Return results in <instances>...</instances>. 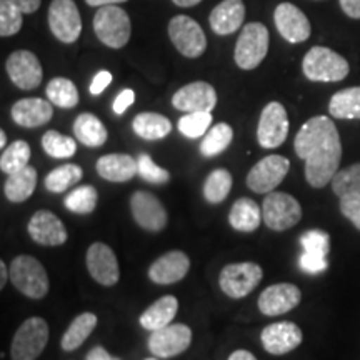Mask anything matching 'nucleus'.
Here are the masks:
<instances>
[{
	"mask_svg": "<svg viewBox=\"0 0 360 360\" xmlns=\"http://www.w3.org/2000/svg\"><path fill=\"white\" fill-rule=\"evenodd\" d=\"M11 2L15 4V6L19 7L24 13H34L40 8L42 0H11Z\"/></svg>",
	"mask_w": 360,
	"mask_h": 360,
	"instance_id": "50",
	"label": "nucleus"
},
{
	"mask_svg": "<svg viewBox=\"0 0 360 360\" xmlns=\"http://www.w3.org/2000/svg\"><path fill=\"white\" fill-rule=\"evenodd\" d=\"M289 135V117L282 103L270 102L264 107L257 125V142L264 148H277Z\"/></svg>",
	"mask_w": 360,
	"mask_h": 360,
	"instance_id": "12",
	"label": "nucleus"
},
{
	"mask_svg": "<svg viewBox=\"0 0 360 360\" xmlns=\"http://www.w3.org/2000/svg\"><path fill=\"white\" fill-rule=\"evenodd\" d=\"M290 170L289 159L282 155H267L259 160L247 174V187L255 193L274 192Z\"/></svg>",
	"mask_w": 360,
	"mask_h": 360,
	"instance_id": "10",
	"label": "nucleus"
},
{
	"mask_svg": "<svg viewBox=\"0 0 360 360\" xmlns=\"http://www.w3.org/2000/svg\"><path fill=\"white\" fill-rule=\"evenodd\" d=\"M0 147H2V150L7 147V135L4 130H0Z\"/></svg>",
	"mask_w": 360,
	"mask_h": 360,
	"instance_id": "56",
	"label": "nucleus"
},
{
	"mask_svg": "<svg viewBox=\"0 0 360 360\" xmlns=\"http://www.w3.org/2000/svg\"><path fill=\"white\" fill-rule=\"evenodd\" d=\"M340 212L345 219L354 224V227L360 231V193H349L339 197Z\"/></svg>",
	"mask_w": 360,
	"mask_h": 360,
	"instance_id": "45",
	"label": "nucleus"
},
{
	"mask_svg": "<svg viewBox=\"0 0 360 360\" xmlns=\"http://www.w3.org/2000/svg\"><path fill=\"white\" fill-rule=\"evenodd\" d=\"M130 212L135 222L148 232H160L167 225V210L150 192H134L130 197Z\"/></svg>",
	"mask_w": 360,
	"mask_h": 360,
	"instance_id": "14",
	"label": "nucleus"
},
{
	"mask_svg": "<svg viewBox=\"0 0 360 360\" xmlns=\"http://www.w3.org/2000/svg\"><path fill=\"white\" fill-rule=\"evenodd\" d=\"M262 210H260L259 204L252 199H238L233 202L231 207V212H229V224L233 231L250 233L257 231L262 222Z\"/></svg>",
	"mask_w": 360,
	"mask_h": 360,
	"instance_id": "27",
	"label": "nucleus"
},
{
	"mask_svg": "<svg viewBox=\"0 0 360 360\" xmlns=\"http://www.w3.org/2000/svg\"><path fill=\"white\" fill-rule=\"evenodd\" d=\"M7 278H11V270H7L6 262H0V289H4L7 283Z\"/></svg>",
	"mask_w": 360,
	"mask_h": 360,
	"instance_id": "54",
	"label": "nucleus"
},
{
	"mask_svg": "<svg viewBox=\"0 0 360 360\" xmlns=\"http://www.w3.org/2000/svg\"><path fill=\"white\" fill-rule=\"evenodd\" d=\"M264 224L270 231H289L302 219V207L299 200L285 192H269L262 202Z\"/></svg>",
	"mask_w": 360,
	"mask_h": 360,
	"instance_id": "6",
	"label": "nucleus"
},
{
	"mask_svg": "<svg viewBox=\"0 0 360 360\" xmlns=\"http://www.w3.org/2000/svg\"><path fill=\"white\" fill-rule=\"evenodd\" d=\"M295 154L305 160V180L310 187L322 188L339 172L342 142L335 124L326 115L309 119L294 141Z\"/></svg>",
	"mask_w": 360,
	"mask_h": 360,
	"instance_id": "1",
	"label": "nucleus"
},
{
	"mask_svg": "<svg viewBox=\"0 0 360 360\" xmlns=\"http://www.w3.org/2000/svg\"><path fill=\"white\" fill-rule=\"evenodd\" d=\"M49 27L53 37L74 44L82 32V19L74 0H52L49 7Z\"/></svg>",
	"mask_w": 360,
	"mask_h": 360,
	"instance_id": "11",
	"label": "nucleus"
},
{
	"mask_svg": "<svg viewBox=\"0 0 360 360\" xmlns=\"http://www.w3.org/2000/svg\"><path fill=\"white\" fill-rule=\"evenodd\" d=\"M269 30L260 22H250L238 35L233 58L242 70H254L264 62L269 52Z\"/></svg>",
	"mask_w": 360,
	"mask_h": 360,
	"instance_id": "4",
	"label": "nucleus"
},
{
	"mask_svg": "<svg viewBox=\"0 0 360 360\" xmlns=\"http://www.w3.org/2000/svg\"><path fill=\"white\" fill-rule=\"evenodd\" d=\"M191 270V259L186 252L172 250L160 255L148 269V278L159 285H172L180 282Z\"/></svg>",
	"mask_w": 360,
	"mask_h": 360,
	"instance_id": "22",
	"label": "nucleus"
},
{
	"mask_svg": "<svg viewBox=\"0 0 360 360\" xmlns=\"http://www.w3.org/2000/svg\"><path fill=\"white\" fill-rule=\"evenodd\" d=\"M11 281L20 294L39 300L49 294L47 270L32 255H17L11 264Z\"/></svg>",
	"mask_w": 360,
	"mask_h": 360,
	"instance_id": "3",
	"label": "nucleus"
},
{
	"mask_svg": "<svg viewBox=\"0 0 360 360\" xmlns=\"http://www.w3.org/2000/svg\"><path fill=\"white\" fill-rule=\"evenodd\" d=\"M135 102V94L132 89H125L122 90V92L119 94V96L115 97L114 101V105H112V109H114V112L117 115H122L125 110L129 109L130 105Z\"/></svg>",
	"mask_w": 360,
	"mask_h": 360,
	"instance_id": "47",
	"label": "nucleus"
},
{
	"mask_svg": "<svg viewBox=\"0 0 360 360\" xmlns=\"http://www.w3.org/2000/svg\"><path fill=\"white\" fill-rule=\"evenodd\" d=\"M332 117L342 120L360 119V87H349L334 94L328 102Z\"/></svg>",
	"mask_w": 360,
	"mask_h": 360,
	"instance_id": "31",
	"label": "nucleus"
},
{
	"mask_svg": "<svg viewBox=\"0 0 360 360\" xmlns=\"http://www.w3.org/2000/svg\"><path fill=\"white\" fill-rule=\"evenodd\" d=\"M169 37L175 49L187 58L200 57L207 49L204 30L199 22L188 15H177L169 22Z\"/></svg>",
	"mask_w": 360,
	"mask_h": 360,
	"instance_id": "9",
	"label": "nucleus"
},
{
	"mask_svg": "<svg viewBox=\"0 0 360 360\" xmlns=\"http://www.w3.org/2000/svg\"><path fill=\"white\" fill-rule=\"evenodd\" d=\"M90 7H105V6H117V4L127 2V0H85Z\"/></svg>",
	"mask_w": 360,
	"mask_h": 360,
	"instance_id": "52",
	"label": "nucleus"
},
{
	"mask_svg": "<svg viewBox=\"0 0 360 360\" xmlns=\"http://www.w3.org/2000/svg\"><path fill=\"white\" fill-rule=\"evenodd\" d=\"M192 344V330L186 323H170V326L152 332L148 337V350L159 359H172L184 354Z\"/></svg>",
	"mask_w": 360,
	"mask_h": 360,
	"instance_id": "13",
	"label": "nucleus"
},
{
	"mask_svg": "<svg viewBox=\"0 0 360 360\" xmlns=\"http://www.w3.org/2000/svg\"><path fill=\"white\" fill-rule=\"evenodd\" d=\"M82 177H84L82 167H79L77 164H65V165H60V167L53 169L52 172H49L47 177L44 180V186L49 192L60 193L67 191V188L77 186Z\"/></svg>",
	"mask_w": 360,
	"mask_h": 360,
	"instance_id": "34",
	"label": "nucleus"
},
{
	"mask_svg": "<svg viewBox=\"0 0 360 360\" xmlns=\"http://www.w3.org/2000/svg\"><path fill=\"white\" fill-rule=\"evenodd\" d=\"M7 75L13 85L22 90H34L42 84L44 70L35 53L29 51H15L6 62Z\"/></svg>",
	"mask_w": 360,
	"mask_h": 360,
	"instance_id": "16",
	"label": "nucleus"
},
{
	"mask_svg": "<svg viewBox=\"0 0 360 360\" xmlns=\"http://www.w3.org/2000/svg\"><path fill=\"white\" fill-rule=\"evenodd\" d=\"M177 310H179L177 297L164 295L141 315L139 322H141V326L146 328V330L155 332L159 330V328L170 326V322H172L175 315H177Z\"/></svg>",
	"mask_w": 360,
	"mask_h": 360,
	"instance_id": "26",
	"label": "nucleus"
},
{
	"mask_svg": "<svg viewBox=\"0 0 360 360\" xmlns=\"http://www.w3.org/2000/svg\"><path fill=\"white\" fill-rule=\"evenodd\" d=\"M300 245L307 254L319 255V257H327L330 252V236L321 229H312L300 237Z\"/></svg>",
	"mask_w": 360,
	"mask_h": 360,
	"instance_id": "43",
	"label": "nucleus"
},
{
	"mask_svg": "<svg viewBox=\"0 0 360 360\" xmlns=\"http://www.w3.org/2000/svg\"><path fill=\"white\" fill-rule=\"evenodd\" d=\"M146 360H159V357H150V359H146Z\"/></svg>",
	"mask_w": 360,
	"mask_h": 360,
	"instance_id": "57",
	"label": "nucleus"
},
{
	"mask_svg": "<svg viewBox=\"0 0 360 360\" xmlns=\"http://www.w3.org/2000/svg\"><path fill=\"white\" fill-rule=\"evenodd\" d=\"M342 11L350 19H360V0H339Z\"/></svg>",
	"mask_w": 360,
	"mask_h": 360,
	"instance_id": "49",
	"label": "nucleus"
},
{
	"mask_svg": "<svg viewBox=\"0 0 360 360\" xmlns=\"http://www.w3.org/2000/svg\"><path fill=\"white\" fill-rule=\"evenodd\" d=\"M232 188V175L225 169H215L207 175L204 184V197L210 204H220L227 199Z\"/></svg>",
	"mask_w": 360,
	"mask_h": 360,
	"instance_id": "38",
	"label": "nucleus"
},
{
	"mask_svg": "<svg viewBox=\"0 0 360 360\" xmlns=\"http://www.w3.org/2000/svg\"><path fill=\"white\" fill-rule=\"evenodd\" d=\"M49 342V323L42 317L27 319L17 328L12 339L11 357L12 360H35Z\"/></svg>",
	"mask_w": 360,
	"mask_h": 360,
	"instance_id": "7",
	"label": "nucleus"
},
{
	"mask_svg": "<svg viewBox=\"0 0 360 360\" xmlns=\"http://www.w3.org/2000/svg\"><path fill=\"white\" fill-rule=\"evenodd\" d=\"M137 164H139V175H141V177L148 184L162 186V184H167L170 180L169 170L159 167L148 154L139 155Z\"/></svg>",
	"mask_w": 360,
	"mask_h": 360,
	"instance_id": "44",
	"label": "nucleus"
},
{
	"mask_svg": "<svg viewBox=\"0 0 360 360\" xmlns=\"http://www.w3.org/2000/svg\"><path fill=\"white\" fill-rule=\"evenodd\" d=\"M172 105L177 110L212 112L217 105V92L207 82H192L179 89L172 97Z\"/></svg>",
	"mask_w": 360,
	"mask_h": 360,
	"instance_id": "21",
	"label": "nucleus"
},
{
	"mask_svg": "<svg viewBox=\"0 0 360 360\" xmlns=\"http://www.w3.org/2000/svg\"><path fill=\"white\" fill-rule=\"evenodd\" d=\"M112 82V74L109 70H101L96 74V77L92 79V84H90V94L92 96H101V94L109 87Z\"/></svg>",
	"mask_w": 360,
	"mask_h": 360,
	"instance_id": "48",
	"label": "nucleus"
},
{
	"mask_svg": "<svg viewBox=\"0 0 360 360\" xmlns=\"http://www.w3.org/2000/svg\"><path fill=\"white\" fill-rule=\"evenodd\" d=\"M212 114L210 112H188L179 119V132L187 139H199L210 130Z\"/></svg>",
	"mask_w": 360,
	"mask_h": 360,
	"instance_id": "40",
	"label": "nucleus"
},
{
	"mask_svg": "<svg viewBox=\"0 0 360 360\" xmlns=\"http://www.w3.org/2000/svg\"><path fill=\"white\" fill-rule=\"evenodd\" d=\"M11 115L13 122L20 125V127L35 129L51 122L53 107L51 101H44V98H20L12 105Z\"/></svg>",
	"mask_w": 360,
	"mask_h": 360,
	"instance_id": "23",
	"label": "nucleus"
},
{
	"mask_svg": "<svg viewBox=\"0 0 360 360\" xmlns=\"http://www.w3.org/2000/svg\"><path fill=\"white\" fill-rule=\"evenodd\" d=\"M85 360H120V359L112 357L105 349L101 347V345H97V347H94L87 355H85Z\"/></svg>",
	"mask_w": 360,
	"mask_h": 360,
	"instance_id": "51",
	"label": "nucleus"
},
{
	"mask_svg": "<svg viewBox=\"0 0 360 360\" xmlns=\"http://www.w3.org/2000/svg\"><path fill=\"white\" fill-rule=\"evenodd\" d=\"M47 98L52 105L60 107V109H74L79 103V90L72 80L65 77H56L47 84L45 89Z\"/></svg>",
	"mask_w": 360,
	"mask_h": 360,
	"instance_id": "33",
	"label": "nucleus"
},
{
	"mask_svg": "<svg viewBox=\"0 0 360 360\" xmlns=\"http://www.w3.org/2000/svg\"><path fill=\"white\" fill-rule=\"evenodd\" d=\"M229 360H257L255 359L254 354H250L249 350H236V352L231 354V357Z\"/></svg>",
	"mask_w": 360,
	"mask_h": 360,
	"instance_id": "53",
	"label": "nucleus"
},
{
	"mask_svg": "<svg viewBox=\"0 0 360 360\" xmlns=\"http://www.w3.org/2000/svg\"><path fill=\"white\" fill-rule=\"evenodd\" d=\"M30 160V146L25 141H15L6 147L0 155V170L11 175L25 169Z\"/></svg>",
	"mask_w": 360,
	"mask_h": 360,
	"instance_id": "36",
	"label": "nucleus"
},
{
	"mask_svg": "<svg viewBox=\"0 0 360 360\" xmlns=\"http://www.w3.org/2000/svg\"><path fill=\"white\" fill-rule=\"evenodd\" d=\"M134 132L146 141H160L172 132V124L167 117L155 112H142L132 120Z\"/></svg>",
	"mask_w": 360,
	"mask_h": 360,
	"instance_id": "30",
	"label": "nucleus"
},
{
	"mask_svg": "<svg viewBox=\"0 0 360 360\" xmlns=\"http://www.w3.org/2000/svg\"><path fill=\"white\" fill-rule=\"evenodd\" d=\"M299 265L305 274H322L323 270H327L328 262L327 257H319V255L302 252L299 259Z\"/></svg>",
	"mask_w": 360,
	"mask_h": 360,
	"instance_id": "46",
	"label": "nucleus"
},
{
	"mask_svg": "<svg viewBox=\"0 0 360 360\" xmlns=\"http://www.w3.org/2000/svg\"><path fill=\"white\" fill-rule=\"evenodd\" d=\"M96 170L103 180L122 184L139 175V164L132 155L107 154L97 160Z\"/></svg>",
	"mask_w": 360,
	"mask_h": 360,
	"instance_id": "25",
	"label": "nucleus"
},
{
	"mask_svg": "<svg viewBox=\"0 0 360 360\" xmlns=\"http://www.w3.org/2000/svg\"><path fill=\"white\" fill-rule=\"evenodd\" d=\"M304 75L312 82H340L349 75L350 67L340 53L328 47H312L302 60Z\"/></svg>",
	"mask_w": 360,
	"mask_h": 360,
	"instance_id": "2",
	"label": "nucleus"
},
{
	"mask_svg": "<svg viewBox=\"0 0 360 360\" xmlns=\"http://www.w3.org/2000/svg\"><path fill=\"white\" fill-rule=\"evenodd\" d=\"M72 129H74L75 139L90 148L102 147L107 142V137H109L105 125L101 122V119L97 115L89 114V112L80 114L74 120V127Z\"/></svg>",
	"mask_w": 360,
	"mask_h": 360,
	"instance_id": "28",
	"label": "nucleus"
},
{
	"mask_svg": "<svg viewBox=\"0 0 360 360\" xmlns=\"http://www.w3.org/2000/svg\"><path fill=\"white\" fill-rule=\"evenodd\" d=\"M172 2L179 7H193V6H199L202 0H172Z\"/></svg>",
	"mask_w": 360,
	"mask_h": 360,
	"instance_id": "55",
	"label": "nucleus"
},
{
	"mask_svg": "<svg viewBox=\"0 0 360 360\" xmlns=\"http://www.w3.org/2000/svg\"><path fill=\"white\" fill-rule=\"evenodd\" d=\"M42 147L45 154L53 159H70L77 152V143L69 135H64L57 130H47L42 137Z\"/></svg>",
	"mask_w": 360,
	"mask_h": 360,
	"instance_id": "39",
	"label": "nucleus"
},
{
	"mask_svg": "<svg viewBox=\"0 0 360 360\" xmlns=\"http://www.w3.org/2000/svg\"><path fill=\"white\" fill-rule=\"evenodd\" d=\"M35 187H37V170L27 165L19 172L8 175L6 186H4V193H6L7 200L13 202V204H20V202L30 199Z\"/></svg>",
	"mask_w": 360,
	"mask_h": 360,
	"instance_id": "29",
	"label": "nucleus"
},
{
	"mask_svg": "<svg viewBox=\"0 0 360 360\" xmlns=\"http://www.w3.org/2000/svg\"><path fill=\"white\" fill-rule=\"evenodd\" d=\"M29 236L35 244L57 247L67 242V229L64 222L51 210H39L29 220L27 225Z\"/></svg>",
	"mask_w": 360,
	"mask_h": 360,
	"instance_id": "20",
	"label": "nucleus"
},
{
	"mask_svg": "<svg viewBox=\"0 0 360 360\" xmlns=\"http://www.w3.org/2000/svg\"><path fill=\"white\" fill-rule=\"evenodd\" d=\"M332 191L337 197L360 193V162L339 170L332 179Z\"/></svg>",
	"mask_w": 360,
	"mask_h": 360,
	"instance_id": "41",
	"label": "nucleus"
},
{
	"mask_svg": "<svg viewBox=\"0 0 360 360\" xmlns=\"http://www.w3.org/2000/svg\"><path fill=\"white\" fill-rule=\"evenodd\" d=\"M245 6L242 0H222L210 12L209 22L217 35H231L244 24Z\"/></svg>",
	"mask_w": 360,
	"mask_h": 360,
	"instance_id": "24",
	"label": "nucleus"
},
{
	"mask_svg": "<svg viewBox=\"0 0 360 360\" xmlns=\"http://www.w3.org/2000/svg\"><path fill=\"white\" fill-rule=\"evenodd\" d=\"M94 30L103 45L110 49H122L127 45L132 32L129 13L117 6L98 7L94 15Z\"/></svg>",
	"mask_w": 360,
	"mask_h": 360,
	"instance_id": "5",
	"label": "nucleus"
},
{
	"mask_svg": "<svg viewBox=\"0 0 360 360\" xmlns=\"http://www.w3.org/2000/svg\"><path fill=\"white\" fill-rule=\"evenodd\" d=\"M233 139V130L229 124L220 122L214 125L200 142V154L204 157H215L231 146Z\"/></svg>",
	"mask_w": 360,
	"mask_h": 360,
	"instance_id": "35",
	"label": "nucleus"
},
{
	"mask_svg": "<svg viewBox=\"0 0 360 360\" xmlns=\"http://www.w3.org/2000/svg\"><path fill=\"white\" fill-rule=\"evenodd\" d=\"M22 15H24V12L11 0H0V35L11 37V35L19 32L22 29V22H24Z\"/></svg>",
	"mask_w": 360,
	"mask_h": 360,
	"instance_id": "42",
	"label": "nucleus"
},
{
	"mask_svg": "<svg viewBox=\"0 0 360 360\" xmlns=\"http://www.w3.org/2000/svg\"><path fill=\"white\" fill-rule=\"evenodd\" d=\"M97 315L92 312L80 314L79 317H75L69 328L65 330L64 337H62V349H64L65 352H72V350L79 349L80 345L89 339V335L92 334L94 328L97 327Z\"/></svg>",
	"mask_w": 360,
	"mask_h": 360,
	"instance_id": "32",
	"label": "nucleus"
},
{
	"mask_svg": "<svg viewBox=\"0 0 360 360\" xmlns=\"http://www.w3.org/2000/svg\"><path fill=\"white\" fill-rule=\"evenodd\" d=\"M274 22H276L278 34L290 44L305 42L312 32L307 15L290 2L278 4L274 12Z\"/></svg>",
	"mask_w": 360,
	"mask_h": 360,
	"instance_id": "18",
	"label": "nucleus"
},
{
	"mask_svg": "<svg viewBox=\"0 0 360 360\" xmlns=\"http://www.w3.org/2000/svg\"><path fill=\"white\" fill-rule=\"evenodd\" d=\"M85 264L90 277L103 287H112L119 282L120 269L114 250L103 242H94L85 255Z\"/></svg>",
	"mask_w": 360,
	"mask_h": 360,
	"instance_id": "15",
	"label": "nucleus"
},
{
	"mask_svg": "<svg viewBox=\"0 0 360 360\" xmlns=\"http://www.w3.org/2000/svg\"><path fill=\"white\" fill-rule=\"evenodd\" d=\"M264 270L254 262L229 264L220 270V289L231 299H244L259 285Z\"/></svg>",
	"mask_w": 360,
	"mask_h": 360,
	"instance_id": "8",
	"label": "nucleus"
},
{
	"mask_svg": "<svg viewBox=\"0 0 360 360\" xmlns=\"http://www.w3.org/2000/svg\"><path fill=\"white\" fill-rule=\"evenodd\" d=\"M302 300V292L294 283L281 282L274 283L260 294L257 307L267 317H276L294 310Z\"/></svg>",
	"mask_w": 360,
	"mask_h": 360,
	"instance_id": "17",
	"label": "nucleus"
},
{
	"mask_svg": "<svg viewBox=\"0 0 360 360\" xmlns=\"http://www.w3.org/2000/svg\"><path fill=\"white\" fill-rule=\"evenodd\" d=\"M264 349L272 355H283L295 350L302 344L304 334L294 322L283 321L270 323L260 334Z\"/></svg>",
	"mask_w": 360,
	"mask_h": 360,
	"instance_id": "19",
	"label": "nucleus"
},
{
	"mask_svg": "<svg viewBox=\"0 0 360 360\" xmlns=\"http://www.w3.org/2000/svg\"><path fill=\"white\" fill-rule=\"evenodd\" d=\"M98 202V192L94 186H80L69 192L64 199V205L70 212L79 215L92 214Z\"/></svg>",
	"mask_w": 360,
	"mask_h": 360,
	"instance_id": "37",
	"label": "nucleus"
}]
</instances>
